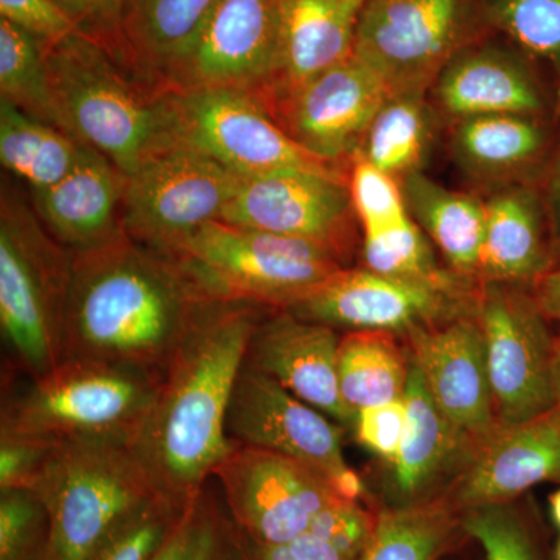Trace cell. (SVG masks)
<instances>
[{
    "label": "cell",
    "mask_w": 560,
    "mask_h": 560,
    "mask_svg": "<svg viewBox=\"0 0 560 560\" xmlns=\"http://www.w3.org/2000/svg\"><path fill=\"white\" fill-rule=\"evenodd\" d=\"M210 302L172 257L127 235L75 250L65 360L105 361L162 377Z\"/></svg>",
    "instance_id": "cell-1"
},
{
    "label": "cell",
    "mask_w": 560,
    "mask_h": 560,
    "mask_svg": "<svg viewBox=\"0 0 560 560\" xmlns=\"http://www.w3.org/2000/svg\"><path fill=\"white\" fill-rule=\"evenodd\" d=\"M267 311L210 302L165 368L131 444L161 492L190 501L234 445L228 407L250 335Z\"/></svg>",
    "instance_id": "cell-2"
},
{
    "label": "cell",
    "mask_w": 560,
    "mask_h": 560,
    "mask_svg": "<svg viewBox=\"0 0 560 560\" xmlns=\"http://www.w3.org/2000/svg\"><path fill=\"white\" fill-rule=\"evenodd\" d=\"M60 130L125 176L175 142L165 92L140 79L101 40L73 33L46 47Z\"/></svg>",
    "instance_id": "cell-3"
},
{
    "label": "cell",
    "mask_w": 560,
    "mask_h": 560,
    "mask_svg": "<svg viewBox=\"0 0 560 560\" xmlns=\"http://www.w3.org/2000/svg\"><path fill=\"white\" fill-rule=\"evenodd\" d=\"M72 250L51 237L20 191L0 195V329L14 370L28 381L65 360Z\"/></svg>",
    "instance_id": "cell-4"
},
{
    "label": "cell",
    "mask_w": 560,
    "mask_h": 560,
    "mask_svg": "<svg viewBox=\"0 0 560 560\" xmlns=\"http://www.w3.org/2000/svg\"><path fill=\"white\" fill-rule=\"evenodd\" d=\"M161 377L136 368L66 359L3 400L0 434L47 442L138 436Z\"/></svg>",
    "instance_id": "cell-5"
},
{
    "label": "cell",
    "mask_w": 560,
    "mask_h": 560,
    "mask_svg": "<svg viewBox=\"0 0 560 560\" xmlns=\"http://www.w3.org/2000/svg\"><path fill=\"white\" fill-rule=\"evenodd\" d=\"M210 301L289 311L346 268L329 250L224 220L206 223L171 254Z\"/></svg>",
    "instance_id": "cell-6"
},
{
    "label": "cell",
    "mask_w": 560,
    "mask_h": 560,
    "mask_svg": "<svg viewBox=\"0 0 560 560\" xmlns=\"http://www.w3.org/2000/svg\"><path fill=\"white\" fill-rule=\"evenodd\" d=\"M33 492L49 511L44 560H91L117 523L160 492L128 442H57Z\"/></svg>",
    "instance_id": "cell-7"
},
{
    "label": "cell",
    "mask_w": 560,
    "mask_h": 560,
    "mask_svg": "<svg viewBox=\"0 0 560 560\" xmlns=\"http://www.w3.org/2000/svg\"><path fill=\"white\" fill-rule=\"evenodd\" d=\"M488 33L481 0H366L352 55L382 77L394 97L420 95Z\"/></svg>",
    "instance_id": "cell-8"
},
{
    "label": "cell",
    "mask_w": 560,
    "mask_h": 560,
    "mask_svg": "<svg viewBox=\"0 0 560 560\" xmlns=\"http://www.w3.org/2000/svg\"><path fill=\"white\" fill-rule=\"evenodd\" d=\"M175 142L201 151L241 179L307 171L345 175L300 145L253 95L228 90L164 91Z\"/></svg>",
    "instance_id": "cell-9"
},
{
    "label": "cell",
    "mask_w": 560,
    "mask_h": 560,
    "mask_svg": "<svg viewBox=\"0 0 560 560\" xmlns=\"http://www.w3.org/2000/svg\"><path fill=\"white\" fill-rule=\"evenodd\" d=\"M241 180L201 151L173 142L127 176L125 235L171 256L194 232L221 219Z\"/></svg>",
    "instance_id": "cell-10"
},
{
    "label": "cell",
    "mask_w": 560,
    "mask_h": 560,
    "mask_svg": "<svg viewBox=\"0 0 560 560\" xmlns=\"http://www.w3.org/2000/svg\"><path fill=\"white\" fill-rule=\"evenodd\" d=\"M477 318L500 427L525 422L556 407V340L536 300L504 283H482Z\"/></svg>",
    "instance_id": "cell-11"
},
{
    "label": "cell",
    "mask_w": 560,
    "mask_h": 560,
    "mask_svg": "<svg viewBox=\"0 0 560 560\" xmlns=\"http://www.w3.org/2000/svg\"><path fill=\"white\" fill-rule=\"evenodd\" d=\"M282 0H220L186 54L165 70L161 91L228 90L267 108L278 69Z\"/></svg>",
    "instance_id": "cell-12"
},
{
    "label": "cell",
    "mask_w": 560,
    "mask_h": 560,
    "mask_svg": "<svg viewBox=\"0 0 560 560\" xmlns=\"http://www.w3.org/2000/svg\"><path fill=\"white\" fill-rule=\"evenodd\" d=\"M212 477L238 536L257 545L302 536L324 508L340 500L307 464L246 445H232Z\"/></svg>",
    "instance_id": "cell-13"
},
{
    "label": "cell",
    "mask_w": 560,
    "mask_h": 560,
    "mask_svg": "<svg viewBox=\"0 0 560 560\" xmlns=\"http://www.w3.org/2000/svg\"><path fill=\"white\" fill-rule=\"evenodd\" d=\"M467 279L420 282L389 278L368 268H341L289 312L331 329L381 330L411 335L470 315ZM477 313V312H475Z\"/></svg>",
    "instance_id": "cell-14"
},
{
    "label": "cell",
    "mask_w": 560,
    "mask_h": 560,
    "mask_svg": "<svg viewBox=\"0 0 560 560\" xmlns=\"http://www.w3.org/2000/svg\"><path fill=\"white\" fill-rule=\"evenodd\" d=\"M329 250L346 267L355 246L349 176L290 171L242 179L221 219Z\"/></svg>",
    "instance_id": "cell-15"
},
{
    "label": "cell",
    "mask_w": 560,
    "mask_h": 560,
    "mask_svg": "<svg viewBox=\"0 0 560 560\" xmlns=\"http://www.w3.org/2000/svg\"><path fill=\"white\" fill-rule=\"evenodd\" d=\"M226 434L234 444L301 460L327 480L348 467L340 425L246 363L232 389Z\"/></svg>",
    "instance_id": "cell-16"
},
{
    "label": "cell",
    "mask_w": 560,
    "mask_h": 560,
    "mask_svg": "<svg viewBox=\"0 0 560 560\" xmlns=\"http://www.w3.org/2000/svg\"><path fill=\"white\" fill-rule=\"evenodd\" d=\"M408 337L412 364L434 404L477 452L500 429L477 313Z\"/></svg>",
    "instance_id": "cell-17"
},
{
    "label": "cell",
    "mask_w": 560,
    "mask_h": 560,
    "mask_svg": "<svg viewBox=\"0 0 560 560\" xmlns=\"http://www.w3.org/2000/svg\"><path fill=\"white\" fill-rule=\"evenodd\" d=\"M390 98L382 77L352 55L280 103L272 117L305 150L338 164L355 153Z\"/></svg>",
    "instance_id": "cell-18"
},
{
    "label": "cell",
    "mask_w": 560,
    "mask_h": 560,
    "mask_svg": "<svg viewBox=\"0 0 560 560\" xmlns=\"http://www.w3.org/2000/svg\"><path fill=\"white\" fill-rule=\"evenodd\" d=\"M340 340L329 326L270 308L254 327L245 363L338 425L352 429L355 412L342 400L338 383Z\"/></svg>",
    "instance_id": "cell-19"
},
{
    "label": "cell",
    "mask_w": 560,
    "mask_h": 560,
    "mask_svg": "<svg viewBox=\"0 0 560 560\" xmlns=\"http://www.w3.org/2000/svg\"><path fill=\"white\" fill-rule=\"evenodd\" d=\"M545 481L560 482V400L537 418L501 425L474 453L452 499L460 511L506 503Z\"/></svg>",
    "instance_id": "cell-20"
},
{
    "label": "cell",
    "mask_w": 560,
    "mask_h": 560,
    "mask_svg": "<svg viewBox=\"0 0 560 560\" xmlns=\"http://www.w3.org/2000/svg\"><path fill=\"white\" fill-rule=\"evenodd\" d=\"M127 176L97 151L84 147L75 167L55 186L33 190L36 215L65 248L84 250L117 241Z\"/></svg>",
    "instance_id": "cell-21"
},
{
    "label": "cell",
    "mask_w": 560,
    "mask_h": 560,
    "mask_svg": "<svg viewBox=\"0 0 560 560\" xmlns=\"http://www.w3.org/2000/svg\"><path fill=\"white\" fill-rule=\"evenodd\" d=\"M366 0H282L278 69L267 109L353 54L357 24Z\"/></svg>",
    "instance_id": "cell-22"
},
{
    "label": "cell",
    "mask_w": 560,
    "mask_h": 560,
    "mask_svg": "<svg viewBox=\"0 0 560 560\" xmlns=\"http://www.w3.org/2000/svg\"><path fill=\"white\" fill-rule=\"evenodd\" d=\"M442 108L460 119L533 116L541 109L539 91L522 62L486 38L459 51L438 81Z\"/></svg>",
    "instance_id": "cell-23"
},
{
    "label": "cell",
    "mask_w": 560,
    "mask_h": 560,
    "mask_svg": "<svg viewBox=\"0 0 560 560\" xmlns=\"http://www.w3.org/2000/svg\"><path fill=\"white\" fill-rule=\"evenodd\" d=\"M407 431L393 466L394 492L400 504L416 503L463 456H474L469 441L434 404L418 368L412 364L404 394Z\"/></svg>",
    "instance_id": "cell-24"
},
{
    "label": "cell",
    "mask_w": 560,
    "mask_h": 560,
    "mask_svg": "<svg viewBox=\"0 0 560 560\" xmlns=\"http://www.w3.org/2000/svg\"><path fill=\"white\" fill-rule=\"evenodd\" d=\"M220 0H125V65L158 88L191 46Z\"/></svg>",
    "instance_id": "cell-25"
},
{
    "label": "cell",
    "mask_w": 560,
    "mask_h": 560,
    "mask_svg": "<svg viewBox=\"0 0 560 560\" xmlns=\"http://www.w3.org/2000/svg\"><path fill=\"white\" fill-rule=\"evenodd\" d=\"M478 276L482 283L537 280L545 275L547 253L536 201L522 190L504 191L486 202Z\"/></svg>",
    "instance_id": "cell-26"
},
{
    "label": "cell",
    "mask_w": 560,
    "mask_h": 560,
    "mask_svg": "<svg viewBox=\"0 0 560 560\" xmlns=\"http://www.w3.org/2000/svg\"><path fill=\"white\" fill-rule=\"evenodd\" d=\"M404 195L431 241L447 257L453 272L463 279L477 278L486 206L469 195L444 189L418 172L405 178Z\"/></svg>",
    "instance_id": "cell-27"
},
{
    "label": "cell",
    "mask_w": 560,
    "mask_h": 560,
    "mask_svg": "<svg viewBox=\"0 0 560 560\" xmlns=\"http://www.w3.org/2000/svg\"><path fill=\"white\" fill-rule=\"evenodd\" d=\"M410 350L396 334L353 330L341 335L338 383L342 400L353 412L399 400L410 377Z\"/></svg>",
    "instance_id": "cell-28"
},
{
    "label": "cell",
    "mask_w": 560,
    "mask_h": 560,
    "mask_svg": "<svg viewBox=\"0 0 560 560\" xmlns=\"http://www.w3.org/2000/svg\"><path fill=\"white\" fill-rule=\"evenodd\" d=\"M84 145L60 128L0 101V161L31 191L60 183L79 162Z\"/></svg>",
    "instance_id": "cell-29"
},
{
    "label": "cell",
    "mask_w": 560,
    "mask_h": 560,
    "mask_svg": "<svg viewBox=\"0 0 560 560\" xmlns=\"http://www.w3.org/2000/svg\"><path fill=\"white\" fill-rule=\"evenodd\" d=\"M463 529L452 497L425 499L377 515L360 560H438Z\"/></svg>",
    "instance_id": "cell-30"
},
{
    "label": "cell",
    "mask_w": 560,
    "mask_h": 560,
    "mask_svg": "<svg viewBox=\"0 0 560 560\" xmlns=\"http://www.w3.org/2000/svg\"><path fill=\"white\" fill-rule=\"evenodd\" d=\"M0 101L60 128L51 97L46 47L7 20H0Z\"/></svg>",
    "instance_id": "cell-31"
},
{
    "label": "cell",
    "mask_w": 560,
    "mask_h": 560,
    "mask_svg": "<svg viewBox=\"0 0 560 560\" xmlns=\"http://www.w3.org/2000/svg\"><path fill=\"white\" fill-rule=\"evenodd\" d=\"M456 149L480 172H511L539 153L544 135L526 116H482L460 121Z\"/></svg>",
    "instance_id": "cell-32"
},
{
    "label": "cell",
    "mask_w": 560,
    "mask_h": 560,
    "mask_svg": "<svg viewBox=\"0 0 560 560\" xmlns=\"http://www.w3.org/2000/svg\"><path fill=\"white\" fill-rule=\"evenodd\" d=\"M427 138L429 128L420 95H399L390 98L372 121L359 154L378 171L407 178L422 161Z\"/></svg>",
    "instance_id": "cell-33"
},
{
    "label": "cell",
    "mask_w": 560,
    "mask_h": 560,
    "mask_svg": "<svg viewBox=\"0 0 560 560\" xmlns=\"http://www.w3.org/2000/svg\"><path fill=\"white\" fill-rule=\"evenodd\" d=\"M190 501H180L161 490L153 493L117 523L91 560L153 559Z\"/></svg>",
    "instance_id": "cell-34"
},
{
    "label": "cell",
    "mask_w": 560,
    "mask_h": 560,
    "mask_svg": "<svg viewBox=\"0 0 560 560\" xmlns=\"http://www.w3.org/2000/svg\"><path fill=\"white\" fill-rule=\"evenodd\" d=\"M490 32L560 68V0H481Z\"/></svg>",
    "instance_id": "cell-35"
},
{
    "label": "cell",
    "mask_w": 560,
    "mask_h": 560,
    "mask_svg": "<svg viewBox=\"0 0 560 560\" xmlns=\"http://www.w3.org/2000/svg\"><path fill=\"white\" fill-rule=\"evenodd\" d=\"M364 268L389 278L420 282H452L463 279L438 267L429 242L418 224L408 219L397 226L363 234Z\"/></svg>",
    "instance_id": "cell-36"
},
{
    "label": "cell",
    "mask_w": 560,
    "mask_h": 560,
    "mask_svg": "<svg viewBox=\"0 0 560 560\" xmlns=\"http://www.w3.org/2000/svg\"><path fill=\"white\" fill-rule=\"evenodd\" d=\"M50 518L33 490L0 492V560H44Z\"/></svg>",
    "instance_id": "cell-37"
},
{
    "label": "cell",
    "mask_w": 560,
    "mask_h": 560,
    "mask_svg": "<svg viewBox=\"0 0 560 560\" xmlns=\"http://www.w3.org/2000/svg\"><path fill=\"white\" fill-rule=\"evenodd\" d=\"M349 191L363 234L388 230L410 219L396 178L378 171L360 154L349 173Z\"/></svg>",
    "instance_id": "cell-38"
},
{
    "label": "cell",
    "mask_w": 560,
    "mask_h": 560,
    "mask_svg": "<svg viewBox=\"0 0 560 560\" xmlns=\"http://www.w3.org/2000/svg\"><path fill=\"white\" fill-rule=\"evenodd\" d=\"M460 525L488 560H540L528 528L506 503L464 510Z\"/></svg>",
    "instance_id": "cell-39"
},
{
    "label": "cell",
    "mask_w": 560,
    "mask_h": 560,
    "mask_svg": "<svg viewBox=\"0 0 560 560\" xmlns=\"http://www.w3.org/2000/svg\"><path fill=\"white\" fill-rule=\"evenodd\" d=\"M377 515L359 503L337 500L316 515L307 533L323 537L340 550L360 558L370 545Z\"/></svg>",
    "instance_id": "cell-40"
},
{
    "label": "cell",
    "mask_w": 560,
    "mask_h": 560,
    "mask_svg": "<svg viewBox=\"0 0 560 560\" xmlns=\"http://www.w3.org/2000/svg\"><path fill=\"white\" fill-rule=\"evenodd\" d=\"M408 410L404 397L357 411L352 429L364 448L393 464L407 431Z\"/></svg>",
    "instance_id": "cell-41"
},
{
    "label": "cell",
    "mask_w": 560,
    "mask_h": 560,
    "mask_svg": "<svg viewBox=\"0 0 560 560\" xmlns=\"http://www.w3.org/2000/svg\"><path fill=\"white\" fill-rule=\"evenodd\" d=\"M0 16L31 33L44 47L80 32L57 0H0Z\"/></svg>",
    "instance_id": "cell-42"
},
{
    "label": "cell",
    "mask_w": 560,
    "mask_h": 560,
    "mask_svg": "<svg viewBox=\"0 0 560 560\" xmlns=\"http://www.w3.org/2000/svg\"><path fill=\"white\" fill-rule=\"evenodd\" d=\"M55 444L0 434V492L35 490Z\"/></svg>",
    "instance_id": "cell-43"
},
{
    "label": "cell",
    "mask_w": 560,
    "mask_h": 560,
    "mask_svg": "<svg viewBox=\"0 0 560 560\" xmlns=\"http://www.w3.org/2000/svg\"><path fill=\"white\" fill-rule=\"evenodd\" d=\"M238 539L245 560H360L312 533L272 545L253 544L241 536Z\"/></svg>",
    "instance_id": "cell-44"
},
{
    "label": "cell",
    "mask_w": 560,
    "mask_h": 560,
    "mask_svg": "<svg viewBox=\"0 0 560 560\" xmlns=\"http://www.w3.org/2000/svg\"><path fill=\"white\" fill-rule=\"evenodd\" d=\"M195 560H245L234 523L219 510L210 495Z\"/></svg>",
    "instance_id": "cell-45"
},
{
    "label": "cell",
    "mask_w": 560,
    "mask_h": 560,
    "mask_svg": "<svg viewBox=\"0 0 560 560\" xmlns=\"http://www.w3.org/2000/svg\"><path fill=\"white\" fill-rule=\"evenodd\" d=\"M209 493L206 488L187 504L171 536L151 560H195L200 544Z\"/></svg>",
    "instance_id": "cell-46"
},
{
    "label": "cell",
    "mask_w": 560,
    "mask_h": 560,
    "mask_svg": "<svg viewBox=\"0 0 560 560\" xmlns=\"http://www.w3.org/2000/svg\"><path fill=\"white\" fill-rule=\"evenodd\" d=\"M66 13L79 25L97 32H113L121 25L125 0H57Z\"/></svg>",
    "instance_id": "cell-47"
},
{
    "label": "cell",
    "mask_w": 560,
    "mask_h": 560,
    "mask_svg": "<svg viewBox=\"0 0 560 560\" xmlns=\"http://www.w3.org/2000/svg\"><path fill=\"white\" fill-rule=\"evenodd\" d=\"M534 300L545 318L560 323V270L545 272L536 280Z\"/></svg>",
    "instance_id": "cell-48"
},
{
    "label": "cell",
    "mask_w": 560,
    "mask_h": 560,
    "mask_svg": "<svg viewBox=\"0 0 560 560\" xmlns=\"http://www.w3.org/2000/svg\"><path fill=\"white\" fill-rule=\"evenodd\" d=\"M329 485L335 495L342 501L359 503L364 493V482L355 470L346 467L330 478Z\"/></svg>",
    "instance_id": "cell-49"
},
{
    "label": "cell",
    "mask_w": 560,
    "mask_h": 560,
    "mask_svg": "<svg viewBox=\"0 0 560 560\" xmlns=\"http://www.w3.org/2000/svg\"><path fill=\"white\" fill-rule=\"evenodd\" d=\"M550 195L552 210H555V215L556 219H558L560 226V151L558 154V160H556L555 168H552Z\"/></svg>",
    "instance_id": "cell-50"
},
{
    "label": "cell",
    "mask_w": 560,
    "mask_h": 560,
    "mask_svg": "<svg viewBox=\"0 0 560 560\" xmlns=\"http://www.w3.org/2000/svg\"><path fill=\"white\" fill-rule=\"evenodd\" d=\"M550 511H551V517L552 522L556 523V526L560 529V489L556 490L555 493H552L550 499Z\"/></svg>",
    "instance_id": "cell-51"
},
{
    "label": "cell",
    "mask_w": 560,
    "mask_h": 560,
    "mask_svg": "<svg viewBox=\"0 0 560 560\" xmlns=\"http://www.w3.org/2000/svg\"><path fill=\"white\" fill-rule=\"evenodd\" d=\"M558 400H560V360L558 359Z\"/></svg>",
    "instance_id": "cell-52"
},
{
    "label": "cell",
    "mask_w": 560,
    "mask_h": 560,
    "mask_svg": "<svg viewBox=\"0 0 560 560\" xmlns=\"http://www.w3.org/2000/svg\"><path fill=\"white\" fill-rule=\"evenodd\" d=\"M556 352H558V359L560 360V338L556 340Z\"/></svg>",
    "instance_id": "cell-53"
},
{
    "label": "cell",
    "mask_w": 560,
    "mask_h": 560,
    "mask_svg": "<svg viewBox=\"0 0 560 560\" xmlns=\"http://www.w3.org/2000/svg\"><path fill=\"white\" fill-rule=\"evenodd\" d=\"M556 560H560V539H559L558 548H556Z\"/></svg>",
    "instance_id": "cell-54"
}]
</instances>
